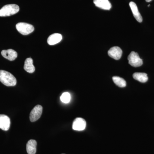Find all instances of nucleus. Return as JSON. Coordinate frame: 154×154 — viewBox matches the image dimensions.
Wrapping results in <instances>:
<instances>
[{
    "mask_svg": "<svg viewBox=\"0 0 154 154\" xmlns=\"http://www.w3.org/2000/svg\"><path fill=\"white\" fill-rule=\"evenodd\" d=\"M0 82L8 87H13L17 85V81L14 75L8 72L0 70Z\"/></svg>",
    "mask_w": 154,
    "mask_h": 154,
    "instance_id": "f257e3e1",
    "label": "nucleus"
},
{
    "mask_svg": "<svg viewBox=\"0 0 154 154\" xmlns=\"http://www.w3.org/2000/svg\"><path fill=\"white\" fill-rule=\"evenodd\" d=\"M19 11V6L15 4L6 5L0 9V17H5L12 16Z\"/></svg>",
    "mask_w": 154,
    "mask_h": 154,
    "instance_id": "f03ea898",
    "label": "nucleus"
},
{
    "mask_svg": "<svg viewBox=\"0 0 154 154\" xmlns=\"http://www.w3.org/2000/svg\"><path fill=\"white\" fill-rule=\"evenodd\" d=\"M16 28L19 33L24 35H28L32 33L34 30L33 25L24 22H20L17 24Z\"/></svg>",
    "mask_w": 154,
    "mask_h": 154,
    "instance_id": "7ed1b4c3",
    "label": "nucleus"
},
{
    "mask_svg": "<svg viewBox=\"0 0 154 154\" xmlns=\"http://www.w3.org/2000/svg\"><path fill=\"white\" fill-rule=\"evenodd\" d=\"M128 63L131 66L138 67L141 66L143 63L142 60L140 57L137 53L132 51L128 57Z\"/></svg>",
    "mask_w": 154,
    "mask_h": 154,
    "instance_id": "20e7f679",
    "label": "nucleus"
},
{
    "mask_svg": "<svg viewBox=\"0 0 154 154\" xmlns=\"http://www.w3.org/2000/svg\"><path fill=\"white\" fill-rule=\"evenodd\" d=\"M42 112V107L37 105L31 110L30 114V119L31 122L37 121L41 117Z\"/></svg>",
    "mask_w": 154,
    "mask_h": 154,
    "instance_id": "39448f33",
    "label": "nucleus"
},
{
    "mask_svg": "<svg viewBox=\"0 0 154 154\" xmlns=\"http://www.w3.org/2000/svg\"><path fill=\"white\" fill-rule=\"evenodd\" d=\"M86 122L84 119L77 118L75 119L73 122V129L78 131H81L85 129Z\"/></svg>",
    "mask_w": 154,
    "mask_h": 154,
    "instance_id": "423d86ee",
    "label": "nucleus"
},
{
    "mask_svg": "<svg viewBox=\"0 0 154 154\" xmlns=\"http://www.w3.org/2000/svg\"><path fill=\"white\" fill-rule=\"evenodd\" d=\"M11 125V120L8 116L0 114V128L4 131L8 130Z\"/></svg>",
    "mask_w": 154,
    "mask_h": 154,
    "instance_id": "0eeeda50",
    "label": "nucleus"
},
{
    "mask_svg": "<svg viewBox=\"0 0 154 154\" xmlns=\"http://www.w3.org/2000/svg\"><path fill=\"white\" fill-rule=\"evenodd\" d=\"M122 51L120 48L117 46L112 47L108 51V54L110 57L118 60L122 55Z\"/></svg>",
    "mask_w": 154,
    "mask_h": 154,
    "instance_id": "6e6552de",
    "label": "nucleus"
},
{
    "mask_svg": "<svg viewBox=\"0 0 154 154\" xmlns=\"http://www.w3.org/2000/svg\"><path fill=\"white\" fill-rule=\"evenodd\" d=\"M1 54L3 57L10 61L15 60L18 56L17 53L12 49L4 50L2 51Z\"/></svg>",
    "mask_w": 154,
    "mask_h": 154,
    "instance_id": "1a4fd4ad",
    "label": "nucleus"
},
{
    "mask_svg": "<svg viewBox=\"0 0 154 154\" xmlns=\"http://www.w3.org/2000/svg\"><path fill=\"white\" fill-rule=\"evenodd\" d=\"M94 3L96 7L103 10H110L112 7L108 0H94Z\"/></svg>",
    "mask_w": 154,
    "mask_h": 154,
    "instance_id": "9d476101",
    "label": "nucleus"
},
{
    "mask_svg": "<svg viewBox=\"0 0 154 154\" xmlns=\"http://www.w3.org/2000/svg\"><path fill=\"white\" fill-rule=\"evenodd\" d=\"M129 6L132 11L133 14L134 18L139 22H142L143 21V18L141 15L138 9L136 4L134 2H130L129 3Z\"/></svg>",
    "mask_w": 154,
    "mask_h": 154,
    "instance_id": "9b49d317",
    "label": "nucleus"
},
{
    "mask_svg": "<svg viewBox=\"0 0 154 154\" xmlns=\"http://www.w3.org/2000/svg\"><path fill=\"white\" fill-rule=\"evenodd\" d=\"M62 39V36L60 33H55L51 34L48 37L47 42L49 45H54L60 42Z\"/></svg>",
    "mask_w": 154,
    "mask_h": 154,
    "instance_id": "f8f14e48",
    "label": "nucleus"
},
{
    "mask_svg": "<svg viewBox=\"0 0 154 154\" xmlns=\"http://www.w3.org/2000/svg\"><path fill=\"white\" fill-rule=\"evenodd\" d=\"M37 142L34 140H30L26 145V150L28 154H35L36 151Z\"/></svg>",
    "mask_w": 154,
    "mask_h": 154,
    "instance_id": "ddd939ff",
    "label": "nucleus"
},
{
    "mask_svg": "<svg viewBox=\"0 0 154 154\" xmlns=\"http://www.w3.org/2000/svg\"><path fill=\"white\" fill-rule=\"evenodd\" d=\"M24 69L30 73L34 72L35 70V67L33 64V59L31 58H27L25 62L24 66Z\"/></svg>",
    "mask_w": 154,
    "mask_h": 154,
    "instance_id": "4468645a",
    "label": "nucleus"
},
{
    "mask_svg": "<svg viewBox=\"0 0 154 154\" xmlns=\"http://www.w3.org/2000/svg\"><path fill=\"white\" fill-rule=\"evenodd\" d=\"M133 77L135 80L141 83H145L148 80L147 75L145 73L135 72L133 75Z\"/></svg>",
    "mask_w": 154,
    "mask_h": 154,
    "instance_id": "2eb2a0df",
    "label": "nucleus"
},
{
    "mask_svg": "<svg viewBox=\"0 0 154 154\" xmlns=\"http://www.w3.org/2000/svg\"><path fill=\"white\" fill-rule=\"evenodd\" d=\"M113 80L116 85L120 88H124L126 86V82L125 80L120 77H113Z\"/></svg>",
    "mask_w": 154,
    "mask_h": 154,
    "instance_id": "dca6fc26",
    "label": "nucleus"
},
{
    "mask_svg": "<svg viewBox=\"0 0 154 154\" xmlns=\"http://www.w3.org/2000/svg\"><path fill=\"white\" fill-rule=\"evenodd\" d=\"M71 100V95L68 92H64L60 96V100L63 103H68Z\"/></svg>",
    "mask_w": 154,
    "mask_h": 154,
    "instance_id": "f3484780",
    "label": "nucleus"
},
{
    "mask_svg": "<svg viewBox=\"0 0 154 154\" xmlns=\"http://www.w3.org/2000/svg\"><path fill=\"white\" fill-rule=\"evenodd\" d=\"M152 1V0H146V2H150L151 1Z\"/></svg>",
    "mask_w": 154,
    "mask_h": 154,
    "instance_id": "a211bd4d",
    "label": "nucleus"
},
{
    "mask_svg": "<svg viewBox=\"0 0 154 154\" xmlns=\"http://www.w3.org/2000/svg\"><path fill=\"white\" fill-rule=\"evenodd\" d=\"M148 7H149V6H150V5H148Z\"/></svg>",
    "mask_w": 154,
    "mask_h": 154,
    "instance_id": "6ab92c4d",
    "label": "nucleus"
},
{
    "mask_svg": "<svg viewBox=\"0 0 154 154\" xmlns=\"http://www.w3.org/2000/svg\"></svg>",
    "mask_w": 154,
    "mask_h": 154,
    "instance_id": "aec40b11",
    "label": "nucleus"
}]
</instances>
